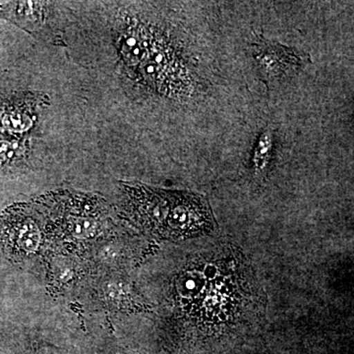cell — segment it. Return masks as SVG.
<instances>
[{
	"instance_id": "6da1fadb",
	"label": "cell",
	"mask_w": 354,
	"mask_h": 354,
	"mask_svg": "<svg viewBox=\"0 0 354 354\" xmlns=\"http://www.w3.org/2000/svg\"><path fill=\"white\" fill-rule=\"evenodd\" d=\"M123 214L137 227L162 239H186L212 234L216 223L208 200L185 191L138 183H121Z\"/></svg>"
},
{
	"instance_id": "7a4b0ae2",
	"label": "cell",
	"mask_w": 354,
	"mask_h": 354,
	"mask_svg": "<svg viewBox=\"0 0 354 354\" xmlns=\"http://www.w3.org/2000/svg\"><path fill=\"white\" fill-rule=\"evenodd\" d=\"M29 204L15 205L0 215V255L20 261L38 249L41 230Z\"/></svg>"
},
{
	"instance_id": "3957f363",
	"label": "cell",
	"mask_w": 354,
	"mask_h": 354,
	"mask_svg": "<svg viewBox=\"0 0 354 354\" xmlns=\"http://www.w3.org/2000/svg\"><path fill=\"white\" fill-rule=\"evenodd\" d=\"M253 57L261 80L267 85L292 75L305 64H310V57L306 53L260 36L254 41Z\"/></svg>"
},
{
	"instance_id": "277c9868",
	"label": "cell",
	"mask_w": 354,
	"mask_h": 354,
	"mask_svg": "<svg viewBox=\"0 0 354 354\" xmlns=\"http://www.w3.org/2000/svg\"><path fill=\"white\" fill-rule=\"evenodd\" d=\"M48 2L9 1L0 6V19L8 21L29 34L43 31L48 17Z\"/></svg>"
},
{
	"instance_id": "5b68a950",
	"label": "cell",
	"mask_w": 354,
	"mask_h": 354,
	"mask_svg": "<svg viewBox=\"0 0 354 354\" xmlns=\"http://www.w3.org/2000/svg\"><path fill=\"white\" fill-rule=\"evenodd\" d=\"M31 109H26V104H13L7 106L0 114V127L8 133H22L32 125Z\"/></svg>"
},
{
	"instance_id": "8992f818",
	"label": "cell",
	"mask_w": 354,
	"mask_h": 354,
	"mask_svg": "<svg viewBox=\"0 0 354 354\" xmlns=\"http://www.w3.org/2000/svg\"><path fill=\"white\" fill-rule=\"evenodd\" d=\"M25 146L14 139L0 135V169H7L17 164L24 157Z\"/></svg>"
},
{
	"instance_id": "52a82bcc",
	"label": "cell",
	"mask_w": 354,
	"mask_h": 354,
	"mask_svg": "<svg viewBox=\"0 0 354 354\" xmlns=\"http://www.w3.org/2000/svg\"><path fill=\"white\" fill-rule=\"evenodd\" d=\"M272 135L270 131L261 135L255 151H254L253 165L256 174H264L272 157Z\"/></svg>"
}]
</instances>
